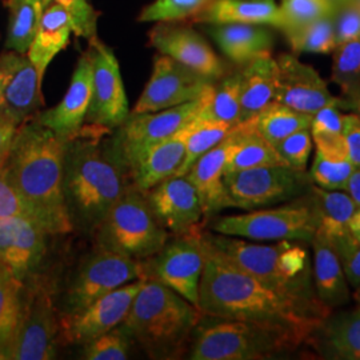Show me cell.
I'll use <instances>...</instances> for the list:
<instances>
[{
    "instance_id": "45",
    "label": "cell",
    "mask_w": 360,
    "mask_h": 360,
    "mask_svg": "<svg viewBox=\"0 0 360 360\" xmlns=\"http://www.w3.org/2000/svg\"><path fill=\"white\" fill-rule=\"evenodd\" d=\"M334 30L336 47L360 37V7L352 0L335 1Z\"/></svg>"
},
{
    "instance_id": "48",
    "label": "cell",
    "mask_w": 360,
    "mask_h": 360,
    "mask_svg": "<svg viewBox=\"0 0 360 360\" xmlns=\"http://www.w3.org/2000/svg\"><path fill=\"white\" fill-rule=\"evenodd\" d=\"M8 217H27L37 220L32 208L27 205L26 200L10 184L3 168H0V218Z\"/></svg>"
},
{
    "instance_id": "1",
    "label": "cell",
    "mask_w": 360,
    "mask_h": 360,
    "mask_svg": "<svg viewBox=\"0 0 360 360\" xmlns=\"http://www.w3.org/2000/svg\"><path fill=\"white\" fill-rule=\"evenodd\" d=\"M202 242L205 266L199 285V311L203 315L281 324L307 339L322 322L312 311L240 270L208 245L203 235Z\"/></svg>"
},
{
    "instance_id": "2",
    "label": "cell",
    "mask_w": 360,
    "mask_h": 360,
    "mask_svg": "<svg viewBox=\"0 0 360 360\" xmlns=\"http://www.w3.org/2000/svg\"><path fill=\"white\" fill-rule=\"evenodd\" d=\"M68 141L43 126L37 115L31 116L16 129L3 167L10 184L50 235L74 231L63 193Z\"/></svg>"
},
{
    "instance_id": "17",
    "label": "cell",
    "mask_w": 360,
    "mask_h": 360,
    "mask_svg": "<svg viewBox=\"0 0 360 360\" xmlns=\"http://www.w3.org/2000/svg\"><path fill=\"white\" fill-rule=\"evenodd\" d=\"M47 236L50 233L34 219L0 218V267L26 283L44 259Z\"/></svg>"
},
{
    "instance_id": "38",
    "label": "cell",
    "mask_w": 360,
    "mask_h": 360,
    "mask_svg": "<svg viewBox=\"0 0 360 360\" xmlns=\"http://www.w3.org/2000/svg\"><path fill=\"white\" fill-rule=\"evenodd\" d=\"M295 52L328 53L335 51L334 13L323 16L307 26L284 31Z\"/></svg>"
},
{
    "instance_id": "5",
    "label": "cell",
    "mask_w": 360,
    "mask_h": 360,
    "mask_svg": "<svg viewBox=\"0 0 360 360\" xmlns=\"http://www.w3.org/2000/svg\"><path fill=\"white\" fill-rule=\"evenodd\" d=\"M202 312L188 300L147 276L119 326L153 359H176L191 340Z\"/></svg>"
},
{
    "instance_id": "24",
    "label": "cell",
    "mask_w": 360,
    "mask_h": 360,
    "mask_svg": "<svg viewBox=\"0 0 360 360\" xmlns=\"http://www.w3.org/2000/svg\"><path fill=\"white\" fill-rule=\"evenodd\" d=\"M306 345L323 359L360 360V307L326 316Z\"/></svg>"
},
{
    "instance_id": "19",
    "label": "cell",
    "mask_w": 360,
    "mask_h": 360,
    "mask_svg": "<svg viewBox=\"0 0 360 360\" xmlns=\"http://www.w3.org/2000/svg\"><path fill=\"white\" fill-rule=\"evenodd\" d=\"M276 62L279 77L275 102L309 115L330 104H338L340 108L342 99L330 92L315 68L302 63L294 55H282Z\"/></svg>"
},
{
    "instance_id": "9",
    "label": "cell",
    "mask_w": 360,
    "mask_h": 360,
    "mask_svg": "<svg viewBox=\"0 0 360 360\" xmlns=\"http://www.w3.org/2000/svg\"><path fill=\"white\" fill-rule=\"evenodd\" d=\"M59 309L47 279L34 275L23 287L22 309L11 359L51 360L56 358Z\"/></svg>"
},
{
    "instance_id": "57",
    "label": "cell",
    "mask_w": 360,
    "mask_h": 360,
    "mask_svg": "<svg viewBox=\"0 0 360 360\" xmlns=\"http://www.w3.org/2000/svg\"><path fill=\"white\" fill-rule=\"evenodd\" d=\"M334 1H336V0H334Z\"/></svg>"
},
{
    "instance_id": "12",
    "label": "cell",
    "mask_w": 360,
    "mask_h": 360,
    "mask_svg": "<svg viewBox=\"0 0 360 360\" xmlns=\"http://www.w3.org/2000/svg\"><path fill=\"white\" fill-rule=\"evenodd\" d=\"M211 87L196 101L156 112L129 114L123 124L117 127L119 131L112 141L129 174L151 147L163 142L199 115Z\"/></svg>"
},
{
    "instance_id": "56",
    "label": "cell",
    "mask_w": 360,
    "mask_h": 360,
    "mask_svg": "<svg viewBox=\"0 0 360 360\" xmlns=\"http://www.w3.org/2000/svg\"><path fill=\"white\" fill-rule=\"evenodd\" d=\"M352 1H354L356 6H359L360 7V0H352Z\"/></svg>"
},
{
    "instance_id": "44",
    "label": "cell",
    "mask_w": 360,
    "mask_h": 360,
    "mask_svg": "<svg viewBox=\"0 0 360 360\" xmlns=\"http://www.w3.org/2000/svg\"><path fill=\"white\" fill-rule=\"evenodd\" d=\"M312 144L311 131L303 129L284 138L282 142L275 146V148L288 167L297 171H307Z\"/></svg>"
},
{
    "instance_id": "50",
    "label": "cell",
    "mask_w": 360,
    "mask_h": 360,
    "mask_svg": "<svg viewBox=\"0 0 360 360\" xmlns=\"http://www.w3.org/2000/svg\"><path fill=\"white\" fill-rule=\"evenodd\" d=\"M343 136L349 162L355 167H360V117L356 114L345 115Z\"/></svg>"
},
{
    "instance_id": "11",
    "label": "cell",
    "mask_w": 360,
    "mask_h": 360,
    "mask_svg": "<svg viewBox=\"0 0 360 360\" xmlns=\"http://www.w3.org/2000/svg\"><path fill=\"white\" fill-rule=\"evenodd\" d=\"M141 278H146L144 262L98 248L71 278L63 294L60 314L86 309L99 297Z\"/></svg>"
},
{
    "instance_id": "47",
    "label": "cell",
    "mask_w": 360,
    "mask_h": 360,
    "mask_svg": "<svg viewBox=\"0 0 360 360\" xmlns=\"http://www.w3.org/2000/svg\"><path fill=\"white\" fill-rule=\"evenodd\" d=\"M59 3L72 19L74 32L82 38H96L98 13L87 3V0H53Z\"/></svg>"
},
{
    "instance_id": "29",
    "label": "cell",
    "mask_w": 360,
    "mask_h": 360,
    "mask_svg": "<svg viewBox=\"0 0 360 360\" xmlns=\"http://www.w3.org/2000/svg\"><path fill=\"white\" fill-rule=\"evenodd\" d=\"M279 67L270 53L248 62L240 72V122L257 115L267 104L275 101Z\"/></svg>"
},
{
    "instance_id": "25",
    "label": "cell",
    "mask_w": 360,
    "mask_h": 360,
    "mask_svg": "<svg viewBox=\"0 0 360 360\" xmlns=\"http://www.w3.org/2000/svg\"><path fill=\"white\" fill-rule=\"evenodd\" d=\"M190 123L163 142L155 144L131 169V183L139 191L146 193L178 172L186 155Z\"/></svg>"
},
{
    "instance_id": "40",
    "label": "cell",
    "mask_w": 360,
    "mask_h": 360,
    "mask_svg": "<svg viewBox=\"0 0 360 360\" xmlns=\"http://www.w3.org/2000/svg\"><path fill=\"white\" fill-rule=\"evenodd\" d=\"M355 166L349 159L333 160L321 154H315L309 175L314 186L330 191H346L348 179Z\"/></svg>"
},
{
    "instance_id": "46",
    "label": "cell",
    "mask_w": 360,
    "mask_h": 360,
    "mask_svg": "<svg viewBox=\"0 0 360 360\" xmlns=\"http://www.w3.org/2000/svg\"><path fill=\"white\" fill-rule=\"evenodd\" d=\"M335 252L339 257L343 271L346 274L348 284L354 288L360 287V245L348 233L345 236L330 240Z\"/></svg>"
},
{
    "instance_id": "13",
    "label": "cell",
    "mask_w": 360,
    "mask_h": 360,
    "mask_svg": "<svg viewBox=\"0 0 360 360\" xmlns=\"http://www.w3.org/2000/svg\"><path fill=\"white\" fill-rule=\"evenodd\" d=\"M175 236L155 257L144 260L146 276L167 285L199 309V285L205 266L202 231L196 227Z\"/></svg>"
},
{
    "instance_id": "33",
    "label": "cell",
    "mask_w": 360,
    "mask_h": 360,
    "mask_svg": "<svg viewBox=\"0 0 360 360\" xmlns=\"http://www.w3.org/2000/svg\"><path fill=\"white\" fill-rule=\"evenodd\" d=\"M52 0H6L10 13L6 49L27 53L38 32L44 8Z\"/></svg>"
},
{
    "instance_id": "35",
    "label": "cell",
    "mask_w": 360,
    "mask_h": 360,
    "mask_svg": "<svg viewBox=\"0 0 360 360\" xmlns=\"http://www.w3.org/2000/svg\"><path fill=\"white\" fill-rule=\"evenodd\" d=\"M25 283L0 267V360L11 359Z\"/></svg>"
},
{
    "instance_id": "49",
    "label": "cell",
    "mask_w": 360,
    "mask_h": 360,
    "mask_svg": "<svg viewBox=\"0 0 360 360\" xmlns=\"http://www.w3.org/2000/svg\"><path fill=\"white\" fill-rule=\"evenodd\" d=\"M311 135H312V142L315 143L318 154L333 160L348 159L347 146H346L343 132L311 131Z\"/></svg>"
},
{
    "instance_id": "16",
    "label": "cell",
    "mask_w": 360,
    "mask_h": 360,
    "mask_svg": "<svg viewBox=\"0 0 360 360\" xmlns=\"http://www.w3.org/2000/svg\"><path fill=\"white\" fill-rule=\"evenodd\" d=\"M212 84L214 80L195 72L167 55L158 56L153 75L132 112H156L196 101Z\"/></svg>"
},
{
    "instance_id": "8",
    "label": "cell",
    "mask_w": 360,
    "mask_h": 360,
    "mask_svg": "<svg viewBox=\"0 0 360 360\" xmlns=\"http://www.w3.org/2000/svg\"><path fill=\"white\" fill-rule=\"evenodd\" d=\"M318 215L307 193L284 206L257 208L247 214L220 218L214 223L217 233L252 240H299L311 243L318 231Z\"/></svg>"
},
{
    "instance_id": "36",
    "label": "cell",
    "mask_w": 360,
    "mask_h": 360,
    "mask_svg": "<svg viewBox=\"0 0 360 360\" xmlns=\"http://www.w3.org/2000/svg\"><path fill=\"white\" fill-rule=\"evenodd\" d=\"M240 72L223 79L212 86L206 103L196 119L236 126L240 123Z\"/></svg>"
},
{
    "instance_id": "32",
    "label": "cell",
    "mask_w": 360,
    "mask_h": 360,
    "mask_svg": "<svg viewBox=\"0 0 360 360\" xmlns=\"http://www.w3.org/2000/svg\"><path fill=\"white\" fill-rule=\"evenodd\" d=\"M309 195L318 215V231L333 240L349 233L348 223L356 205L346 191L323 190L312 184Z\"/></svg>"
},
{
    "instance_id": "54",
    "label": "cell",
    "mask_w": 360,
    "mask_h": 360,
    "mask_svg": "<svg viewBox=\"0 0 360 360\" xmlns=\"http://www.w3.org/2000/svg\"><path fill=\"white\" fill-rule=\"evenodd\" d=\"M340 108H349L354 111V114H356L360 117V95L351 101H342Z\"/></svg>"
},
{
    "instance_id": "22",
    "label": "cell",
    "mask_w": 360,
    "mask_h": 360,
    "mask_svg": "<svg viewBox=\"0 0 360 360\" xmlns=\"http://www.w3.org/2000/svg\"><path fill=\"white\" fill-rule=\"evenodd\" d=\"M151 46L195 72L217 80L224 75V65L206 40L191 28L159 26L151 34Z\"/></svg>"
},
{
    "instance_id": "6",
    "label": "cell",
    "mask_w": 360,
    "mask_h": 360,
    "mask_svg": "<svg viewBox=\"0 0 360 360\" xmlns=\"http://www.w3.org/2000/svg\"><path fill=\"white\" fill-rule=\"evenodd\" d=\"M307 336L274 323L202 315L191 336L193 360L276 358L306 345Z\"/></svg>"
},
{
    "instance_id": "43",
    "label": "cell",
    "mask_w": 360,
    "mask_h": 360,
    "mask_svg": "<svg viewBox=\"0 0 360 360\" xmlns=\"http://www.w3.org/2000/svg\"><path fill=\"white\" fill-rule=\"evenodd\" d=\"M210 0H156L143 11V22H172L199 13Z\"/></svg>"
},
{
    "instance_id": "4",
    "label": "cell",
    "mask_w": 360,
    "mask_h": 360,
    "mask_svg": "<svg viewBox=\"0 0 360 360\" xmlns=\"http://www.w3.org/2000/svg\"><path fill=\"white\" fill-rule=\"evenodd\" d=\"M205 240L235 266L324 319L331 314L316 295L312 262L304 242L255 245L221 233L202 232Z\"/></svg>"
},
{
    "instance_id": "23",
    "label": "cell",
    "mask_w": 360,
    "mask_h": 360,
    "mask_svg": "<svg viewBox=\"0 0 360 360\" xmlns=\"http://www.w3.org/2000/svg\"><path fill=\"white\" fill-rule=\"evenodd\" d=\"M92 94V59L86 52L72 75L71 84L62 102L41 114H37L39 122L58 135L72 139L84 126Z\"/></svg>"
},
{
    "instance_id": "52",
    "label": "cell",
    "mask_w": 360,
    "mask_h": 360,
    "mask_svg": "<svg viewBox=\"0 0 360 360\" xmlns=\"http://www.w3.org/2000/svg\"><path fill=\"white\" fill-rule=\"evenodd\" d=\"M346 193L351 196L356 207H360V167H355L348 179Z\"/></svg>"
},
{
    "instance_id": "20",
    "label": "cell",
    "mask_w": 360,
    "mask_h": 360,
    "mask_svg": "<svg viewBox=\"0 0 360 360\" xmlns=\"http://www.w3.org/2000/svg\"><path fill=\"white\" fill-rule=\"evenodd\" d=\"M144 196L156 220L174 235L191 231L203 218L199 195L186 175L169 176Z\"/></svg>"
},
{
    "instance_id": "15",
    "label": "cell",
    "mask_w": 360,
    "mask_h": 360,
    "mask_svg": "<svg viewBox=\"0 0 360 360\" xmlns=\"http://www.w3.org/2000/svg\"><path fill=\"white\" fill-rule=\"evenodd\" d=\"M92 94L84 123L117 129L129 117V101L115 53L98 39H91Z\"/></svg>"
},
{
    "instance_id": "34",
    "label": "cell",
    "mask_w": 360,
    "mask_h": 360,
    "mask_svg": "<svg viewBox=\"0 0 360 360\" xmlns=\"http://www.w3.org/2000/svg\"><path fill=\"white\" fill-rule=\"evenodd\" d=\"M257 134L274 147L296 131L309 129L312 115L295 111L279 102H271L257 115L250 117Z\"/></svg>"
},
{
    "instance_id": "31",
    "label": "cell",
    "mask_w": 360,
    "mask_h": 360,
    "mask_svg": "<svg viewBox=\"0 0 360 360\" xmlns=\"http://www.w3.org/2000/svg\"><path fill=\"white\" fill-rule=\"evenodd\" d=\"M236 146L226 165L224 174L250 168L287 166L276 148L262 138L247 119L235 126Z\"/></svg>"
},
{
    "instance_id": "55",
    "label": "cell",
    "mask_w": 360,
    "mask_h": 360,
    "mask_svg": "<svg viewBox=\"0 0 360 360\" xmlns=\"http://www.w3.org/2000/svg\"><path fill=\"white\" fill-rule=\"evenodd\" d=\"M356 290H358V291H356V292H355V295H354V297H355V300H356V302H358V304H359V307H360V287H359V288H356Z\"/></svg>"
},
{
    "instance_id": "28",
    "label": "cell",
    "mask_w": 360,
    "mask_h": 360,
    "mask_svg": "<svg viewBox=\"0 0 360 360\" xmlns=\"http://www.w3.org/2000/svg\"><path fill=\"white\" fill-rule=\"evenodd\" d=\"M199 20L207 23H247L283 28L281 7L275 0H214L202 8Z\"/></svg>"
},
{
    "instance_id": "51",
    "label": "cell",
    "mask_w": 360,
    "mask_h": 360,
    "mask_svg": "<svg viewBox=\"0 0 360 360\" xmlns=\"http://www.w3.org/2000/svg\"><path fill=\"white\" fill-rule=\"evenodd\" d=\"M18 127L11 119L0 114V168L6 165Z\"/></svg>"
},
{
    "instance_id": "27",
    "label": "cell",
    "mask_w": 360,
    "mask_h": 360,
    "mask_svg": "<svg viewBox=\"0 0 360 360\" xmlns=\"http://www.w3.org/2000/svg\"><path fill=\"white\" fill-rule=\"evenodd\" d=\"M71 32H74V27L70 13L59 3L52 0L44 8L38 32L27 51V56L38 71L40 82H43L52 59L65 50Z\"/></svg>"
},
{
    "instance_id": "21",
    "label": "cell",
    "mask_w": 360,
    "mask_h": 360,
    "mask_svg": "<svg viewBox=\"0 0 360 360\" xmlns=\"http://www.w3.org/2000/svg\"><path fill=\"white\" fill-rule=\"evenodd\" d=\"M236 146L235 126L231 132L208 153L200 156L186 176L199 195L203 218L214 217L224 208H231V200L224 187V169Z\"/></svg>"
},
{
    "instance_id": "18",
    "label": "cell",
    "mask_w": 360,
    "mask_h": 360,
    "mask_svg": "<svg viewBox=\"0 0 360 360\" xmlns=\"http://www.w3.org/2000/svg\"><path fill=\"white\" fill-rule=\"evenodd\" d=\"M43 105L41 82L26 53L0 56V114L20 126Z\"/></svg>"
},
{
    "instance_id": "39",
    "label": "cell",
    "mask_w": 360,
    "mask_h": 360,
    "mask_svg": "<svg viewBox=\"0 0 360 360\" xmlns=\"http://www.w3.org/2000/svg\"><path fill=\"white\" fill-rule=\"evenodd\" d=\"M333 80L346 94V101L359 96L360 37L339 44L335 49Z\"/></svg>"
},
{
    "instance_id": "42",
    "label": "cell",
    "mask_w": 360,
    "mask_h": 360,
    "mask_svg": "<svg viewBox=\"0 0 360 360\" xmlns=\"http://www.w3.org/2000/svg\"><path fill=\"white\" fill-rule=\"evenodd\" d=\"M131 338L119 326L86 343L82 358L87 360H126L129 358Z\"/></svg>"
},
{
    "instance_id": "53",
    "label": "cell",
    "mask_w": 360,
    "mask_h": 360,
    "mask_svg": "<svg viewBox=\"0 0 360 360\" xmlns=\"http://www.w3.org/2000/svg\"><path fill=\"white\" fill-rule=\"evenodd\" d=\"M348 230H349V235L352 236V239L358 245H360V207H356L355 212L352 214V217L349 219Z\"/></svg>"
},
{
    "instance_id": "7",
    "label": "cell",
    "mask_w": 360,
    "mask_h": 360,
    "mask_svg": "<svg viewBox=\"0 0 360 360\" xmlns=\"http://www.w3.org/2000/svg\"><path fill=\"white\" fill-rule=\"evenodd\" d=\"M98 248L144 262L168 242V231L156 220L144 193L131 184L95 230Z\"/></svg>"
},
{
    "instance_id": "26",
    "label": "cell",
    "mask_w": 360,
    "mask_h": 360,
    "mask_svg": "<svg viewBox=\"0 0 360 360\" xmlns=\"http://www.w3.org/2000/svg\"><path fill=\"white\" fill-rule=\"evenodd\" d=\"M311 245L314 285L319 300L330 309L347 304L351 296L349 284L331 242L322 232L316 231Z\"/></svg>"
},
{
    "instance_id": "3",
    "label": "cell",
    "mask_w": 360,
    "mask_h": 360,
    "mask_svg": "<svg viewBox=\"0 0 360 360\" xmlns=\"http://www.w3.org/2000/svg\"><path fill=\"white\" fill-rule=\"evenodd\" d=\"M110 129L87 124L67 143L63 193L74 227L95 231L131 183L129 169L114 143L103 142Z\"/></svg>"
},
{
    "instance_id": "10",
    "label": "cell",
    "mask_w": 360,
    "mask_h": 360,
    "mask_svg": "<svg viewBox=\"0 0 360 360\" xmlns=\"http://www.w3.org/2000/svg\"><path fill=\"white\" fill-rule=\"evenodd\" d=\"M224 187L232 207L252 211L304 196L312 181L307 171L288 166L250 168L224 174Z\"/></svg>"
},
{
    "instance_id": "41",
    "label": "cell",
    "mask_w": 360,
    "mask_h": 360,
    "mask_svg": "<svg viewBox=\"0 0 360 360\" xmlns=\"http://www.w3.org/2000/svg\"><path fill=\"white\" fill-rule=\"evenodd\" d=\"M335 6L334 0H282V30L288 31L307 26L323 16L334 13Z\"/></svg>"
},
{
    "instance_id": "37",
    "label": "cell",
    "mask_w": 360,
    "mask_h": 360,
    "mask_svg": "<svg viewBox=\"0 0 360 360\" xmlns=\"http://www.w3.org/2000/svg\"><path fill=\"white\" fill-rule=\"evenodd\" d=\"M233 129L230 124L218 123V122H208L193 119L190 123V134L186 144V155L183 163L175 175L184 176L193 163L203 155L208 153L211 148L218 146Z\"/></svg>"
},
{
    "instance_id": "14",
    "label": "cell",
    "mask_w": 360,
    "mask_h": 360,
    "mask_svg": "<svg viewBox=\"0 0 360 360\" xmlns=\"http://www.w3.org/2000/svg\"><path fill=\"white\" fill-rule=\"evenodd\" d=\"M146 279L147 276L124 284L77 312H59L58 345L84 346L120 326Z\"/></svg>"
},
{
    "instance_id": "30",
    "label": "cell",
    "mask_w": 360,
    "mask_h": 360,
    "mask_svg": "<svg viewBox=\"0 0 360 360\" xmlns=\"http://www.w3.org/2000/svg\"><path fill=\"white\" fill-rule=\"evenodd\" d=\"M220 50L235 63H248L257 56L270 53L272 35L260 25L220 23L208 30Z\"/></svg>"
}]
</instances>
